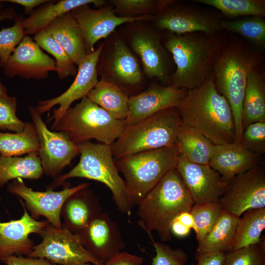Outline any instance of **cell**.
Listing matches in <instances>:
<instances>
[{
    "mask_svg": "<svg viewBox=\"0 0 265 265\" xmlns=\"http://www.w3.org/2000/svg\"><path fill=\"white\" fill-rule=\"evenodd\" d=\"M177 108L184 124L198 131L214 145L235 142L233 111L227 99L216 90L212 72L200 85L187 90Z\"/></svg>",
    "mask_w": 265,
    "mask_h": 265,
    "instance_id": "obj_1",
    "label": "cell"
},
{
    "mask_svg": "<svg viewBox=\"0 0 265 265\" xmlns=\"http://www.w3.org/2000/svg\"><path fill=\"white\" fill-rule=\"evenodd\" d=\"M194 203L176 167L167 172L137 204L138 224L152 242L157 232L162 242L172 238L170 226L181 213L190 212Z\"/></svg>",
    "mask_w": 265,
    "mask_h": 265,
    "instance_id": "obj_2",
    "label": "cell"
},
{
    "mask_svg": "<svg viewBox=\"0 0 265 265\" xmlns=\"http://www.w3.org/2000/svg\"><path fill=\"white\" fill-rule=\"evenodd\" d=\"M164 46L176 66L171 78V85L187 90L200 85L210 76L221 50L220 41L214 34L202 32L171 33Z\"/></svg>",
    "mask_w": 265,
    "mask_h": 265,
    "instance_id": "obj_3",
    "label": "cell"
},
{
    "mask_svg": "<svg viewBox=\"0 0 265 265\" xmlns=\"http://www.w3.org/2000/svg\"><path fill=\"white\" fill-rule=\"evenodd\" d=\"M260 61L259 54L251 48L236 43L221 49L213 65L215 86L232 108L235 123V142L238 143L240 142L243 132L241 110L247 77Z\"/></svg>",
    "mask_w": 265,
    "mask_h": 265,
    "instance_id": "obj_4",
    "label": "cell"
},
{
    "mask_svg": "<svg viewBox=\"0 0 265 265\" xmlns=\"http://www.w3.org/2000/svg\"><path fill=\"white\" fill-rule=\"evenodd\" d=\"M183 124L177 107L160 111L133 124L126 125L110 145L115 159L136 153L175 146Z\"/></svg>",
    "mask_w": 265,
    "mask_h": 265,
    "instance_id": "obj_5",
    "label": "cell"
},
{
    "mask_svg": "<svg viewBox=\"0 0 265 265\" xmlns=\"http://www.w3.org/2000/svg\"><path fill=\"white\" fill-rule=\"evenodd\" d=\"M80 158L78 164L69 172L57 176L47 187L53 190L71 178H83L99 182L110 190L119 211L131 214L124 180L120 176L114 160L110 145L88 141L79 145Z\"/></svg>",
    "mask_w": 265,
    "mask_h": 265,
    "instance_id": "obj_6",
    "label": "cell"
},
{
    "mask_svg": "<svg viewBox=\"0 0 265 265\" xmlns=\"http://www.w3.org/2000/svg\"><path fill=\"white\" fill-rule=\"evenodd\" d=\"M176 146L144 151L115 160L125 178L126 190L132 209L170 170L176 167Z\"/></svg>",
    "mask_w": 265,
    "mask_h": 265,
    "instance_id": "obj_7",
    "label": "cell"
},
{
    "mask_svg": "<svg viewBox=\"0 0 265 265\" xmlns=\"http://www.w3.org/2000/svg\"><path fill=\"white\" fill-rule=\"evenodd\" d=\"M125 126V120L115 118L86 96L70 108L52 130L65 132L77 145L95 139L111 145Z\"/></svg>",
    "mask_w": 265,
    "mask_h": 265,
    "instance_id": "obj_8",
    "label": "cell"
},
{
    "mask_svg": "<svg viewBox=\"0 0 265 265\" xmlns=\"http://www.w3.org/2000/svg\"><path fill=\"white\" fill-rule=\"evenodd\" d=\"M38 234L42 240L33 246L28 257L43 258L54 265L103 264L84 247L79 234L63 226L58 228L49 223Z\"/></svg>",
    "mask_w": 265,
    "mask_h": 265,
    "instance_id": "obj_9",
    "label": "cell"
},
{
    "mask_svg": "<svg viewBox=\"0 0 265 265\" xmlns=\"http://www.w3.org/2000/svg\"><path fill=\"white\" fill-rule=\"evenodd\" d=\"M222 211L240 217L246 211L265 208V171L255 166L234 177L218 201Z\"/></svg>",
    "mask_w": 265,
    "mask_h": 265,
    "instance_id": "obj_10",
    "label": "cell"
},
{
    "mask_svg": "<svg viewBox=\"0 0 265 265\" xmlns=\"http://www.w3.org/2000/svg\"><path fill=\"white\" fill-rule=\"evenodd\" d=\"M28 109L40 140L39 156L44 173L55 178L80 154V146L74 143L65 132L49 130L36 108L29 105Z\"/></svg>",
    "mask_w": 265,
    "mask_h": 265,
    "instance_id": "obj_11",
    "label": "cell"
},
{
    "mask_svg": "<svg viewBox=\"0 0 265 265\" xmlns=\"http://www.w3.org/2000/svg\"><path fill=\"white\" fill-rule=\"evenodd\" d=\"M89 186V183H82L73 187L68 186L58 191L52 189L38 191L27 186L21 179H17L7 185V190L24 200V205L33 218L37 220L43 216L53 226L60 228L62 227L61 212L65 201L74 193Z\"/></svg>",
    "mask_w": 265,
    "mask_h": 265,
    "instance_id": "obj_12",
    "label": "cell"
},
{
    "mask_svg": "<svg viewBox=\"0 0 265 265\" xmlns=\"http://www.w3.org/2000/svg\"><path fill=\"white\" fill-rule=\"evenodd\" d=\"M103 48L102 45L86 55L78 66L75 79L66 91L56 97L38 102L36 108L41 115L54 106L59 105L58 108L53 110V115L48 120L49 121L53 120L52 130L70 108L71 104L86 97L98 81L97 66Z\"/></svg>",
    "mask_w": 265,
    "mask_h": 265,
    "instance_id": "obj_13",
    "label": "cell"
},
{
    "mask_svg": "<svg viewBox=\"0 0 265 265\" xmlns=\"http://www.w3.org/2000/svg\"><path fill=\"white\" fill-rule=\"evenodd\" d=\"M194 204L218 203L228 183L208 164L191 162L178 155L176 166Z\"/></svg>",
    "mask_w": 265,
    "mask_h": 265,
    "instance_id": "obj_14",
    "label": "cell"
},
{
    "mask_svg": "<svg viewBox=\"0 0 265 265\" xmlns=\"http://www.w3.org/2000/svg\"><path fill=\"white\" fill-rule=\"evenodd\" d=\"M79 235L84 247L103 264L125 246L117 224L104 212L94 218Z\"/></svg>",
    "mask_w": 265,
    "mask_h": 265,
    "instance_id": "obj_15",
    "label": "cell"
},
{
    "mask_svg": "<svg viewBox=\"0 0 265 265\" xmlns=\"http://www.w3.org/2000/svg\"><path fill=\"white\" fill-rule=\"evenodd\" d=\"M69 13L81 29L87 54L94 52L95 44L99 40L106 38L119 25L150 18L146 15L134 17L119 16L111 9H92L89 5L80 6Z\"/></svg>",
    "mask_w": 265,
    "mask_h": 265,
    "instance_id": "obj_16",
    "label": "cell"
},
{
    "mask_svg": "<svg viewBox=\"0 0 265 265\" xmlns=\"http://www.w3.org/2000/svg\"><path fill=\"white\" fill-rule=\"evenodd\" d=\"M4 73L9 78L19 76L41 80L56 70L55 61L45 53L32 38L25 35L15 48L4 66Z\"/></svg>",
    "mask_w": 265,
    "mask_h": 265,
    "instance_id": "obj_17",
    "label": "cell"
},
{
    "mask_svg": "<svg viewBox=\"0 0 265 265\" xmlns=\"http://www.w3.org/2000/svg\"><path fill=\"white\" fill-rule=\"evenodd\" d=\"M20 201L24 209L21 217L8 222L0 221V260L13 255L27 256L34 246L29 235L39 234L49 223L47 220L38 221L33 218L23 201Z\"/></svg>",
    "mask_w": 265,
    "mask_h": 265,
    "instance_id": "obj_18",
    "label": "cell"
},
{
    "mask_svg": "<svg viewBox=\"0 0 265 265\" xmlns=\"http://www.w3.org/2000/svg\"><path fill=\"white\" fill-rule=\"evenodd\" d=\"M220 21L200 9L182 6L160 11L156 25L160 30H167L176 34L195 32L215 34L222 29Z\"/></svg>",
    "mask_w": 265,
    "mask_h": 265,
    "instance_id": "obj_19",
    "label": "cell"
},
{
    "mask_svg": "<svg viewBox=\"0 0 265 265\" xmlns=\"http://www.w3.org/2000/svg\"><path fill=\"white\" fill-rule=\"evenodd\" d=\"M187 90L171 85L153 86L145 91L130 97L125 125L137 123L160 111L177 107Z\"/></svg>",
    "mask_w": 265,
    "mask_h": 265,
    "instance_id": "obj_20",
    "label": "cell"
},
{
    "mask_svg": "<svg viewBox=\"0 0 265 265\" xmlns=\"http://www.w3.org/2000/svg\"><path fill=\"white\" fill-rule=\"evenodd\" d=\"M131 44L148 77L164 83L171 81L167 54L157 33L150 29L139 30L132 35Z\"/></svg>",
    "mask_w": 265,
    "mask_h": 265,
    "instance_id": "obj_21",
    "label": "cell"
},
{
    "mask_svg": "<svg viewBox=\"0 0 265 265\" xmlns=\"http://www.w3.org/2000/svg\"><path fill=\"white\" fill-rule=\"evenodd\" d=\"M102 212L99 198L86 187L71 195L64 202L61 212L62 226L79 235Z\"/></svg>",
    "mask_w": 265,
    "mask_h": 265,
    "instance_id": "obj_22",
    "label": "cell"
},
{
    "mask_svg": "<svg viewBox=\"0 0 265 265\" xmlns=\"http://www.w3.org/2000/svg\"><path fill=\"white\" fill-rule=\"evenodd\" d=\"M258 161V155L234 142L214 145L208 165L228 183L236 176L256 166Z\"/></svg>",
    "mask_w": 265,
    "mask_h": 265,
    "instance_id": "obj_23",
    "label": "cell"
},
{
    "mask_svg": "<svg viewBox=\"0 0 265 265\" xmlns=\"http://www.w3.org/2000/svg\"><path fill=\"white\" fill-rule=\"evenodd\" d=\"M78 66L87 54L83 35L76 19L69 12L51 22L45 29Z\"/></svg>",
    "mask_w": 265,
    "mask_h": 265,
    "instance_id": "obj_24",
    "label": "cell"
},
{
    "mask_svg": "<svg viewBox=\"0 0 265 265\" xmlns=\"http://www.w3.org/2000/svg\"><path fill=\"white\" fill-rule=\"evenodd\" d=\"M104 3L103 0H61L56 2H48L32 11L29 17L24 19L25 34H36L44 30L57 18L80 6L93 4L98 7Z\"/></svg>",
    "mask_w": 265,
    "mask_h": 265,
    "instance_id": "obj_25",
    "label": "cell"
},
{
    "mask_svg": "<svg viewBox=\"0 0 265 265\" xmlns=\"http://www.w3.org/2000/svg\"><path fill=\"white\" fill-rule=\"evenodd\" d=\"M256 69L247 77L241 110L242 130L249 124L265 122V83Z\"/></svg>",
    "mask_w": 265,
    "mask_h": 265,
    "instance_id": "obj_26",
    "label": "cell"
},
{
    "mask_svg": "<svg viewBox=\"0 0 265 265\" xmlns=\"http://www.w3.org/2000/svg\"><path fill=\"white\" fill-rule=\"evenodd\" d=\"M86 97L115 118L123 120L126 119L130 97L112 81L102 78Z\"/></svg>",
    "mask_w": 265,
    "mask_h": 265,
    "instance_id": "obj_27",
    "label": "cell"
},
{
    "mask_svg": "<svg viewBox=\"0 0 265 265\" xmlns=\"http://www.w3.org/2000/svg\"><path fill=\"white\" fill-rule=\"evenodd\" d=\"M239 217L222 211L217 222L203 239L199 242L195 255L223 252L232 250V241Z\"/></svg>",
    "mask_w": 265,
    "mask_h": 265,
    "instance_id": "obj_28",
    "label": "cell"
},
{
    "mask_svg": "<svg viewBox=\"0 0 265 265\" xmlns=\"http://www.w3.org/2000/svg\"><path fill=\"white\" fill-rule=\"evenodd\" d=\"M214 145L198 131L183 123L175 143L179 155L191 162L202 165L209 164Z\"/></svg>",
    "mask_w": 265,
    "mask_h": 265,
    "instance_id": "obj_29",
    "label": "cell"
},
{
    "mask_svg": "<svg viewBox=\"0 0 265 265\" xmlns=\"http://www.w3.org/2000/svg\"><path fill=\"white\" fill-rule=\"evenodd\" d=\"M39 152L24 157L0 156V187L17 179L38 180L44 173Z\"/></svg>",
    "mask_w": 265,
    "mask_h": 265,
    "instance_id": "obj_30",
    "label": "cell"
},
{
    "mask_svg": "<svg viewBox=\"0 0 265 265\" xmlns=\"http://www.w3.org/2000/svg\"><path fill=\"white\" fill-rule=\"evenodd\" d=\"M113 75L121 83L134 85L142 80L139 63L124 42L117 40L114 44L110 60Z\"/></svg>",
    "mask_w": 265,
    "mask_h": 265,
    "instance_id": "obj_31",
    "label": "cell"
},
{
    "mask_svg": "<svg viewBox=\"0 0 265 265\" xmlns=\"http://www.w3.org/2000/svg\"><path fill=\"white\" fill-rule=\"evenodd\" d=\"M265 228V208L246 211L238 220L232 251L259 243Z\"/></svg>",
    "mask_w": 265,
    "mask_h": 265,
    "instance_id": "obj_32",
    "label": "cell"
},
{
    "mask_svg": "<svg viewBox=\"0 0 265 265\" xmlns=\"http://www.w3.org/2000/svg\"><path fill=\"white\" fill-rule=\"evenodd\" d=\"M40 140L33 123L27 122L22 132L3 133L0 132V156L16 157L39 152Z\"/></svg>",
    "mask_w": 265,
    "mask_h": 265,
    "instance_id": "obj_33",
    "label": "cell"
},
{
    "mask_svg": "<svg viewBox=\"0 0 265 265\" xmlns=\"http://www.w3.org/2000/svg\"><path fill=\"white\" fill-rule=\"evenodd\" d=\"M211 6L224 15L231 17L257 16L264 18L265 1L263 0H195Z\"/></svg>",
    "mask_w": 265,
    "mask_h": 265,
    "instance_id": "obj_34",
    "label": "cell"
},
{
    "mask_svg": "<svg viewBox=\"0 0 265 265\" xmlns=\"http://www.w3.org/2000/svg\"><path fill=\"white\" fill-rule=\"evenodd\" d=\"M222 29L238 34L257 47L265 44V20L263 17L249 16L235 20H220Z\"/></svg>",
    "mask_w": 265,
    "mask_h": 265,
    "instance_id": "obj_35",
    "label": "cell"
},
{
    "mask_svg": "<svg viewBox=\"0 0 265 265\" xmlns=\"http://www.w3.org/2000/svg\"><path fill=\"white\" fill-rule=\"evenodd\" d=\"M33 39L40 48L54 57L55 71L60 80L77 75L75 64L63 48L45 29L36 33Z\"/></svg>",
    "mask_w": 265,
    "mask_h": 265,
    "instance_id": "obj_36",
    "label": "cell"
},
{
    "mask_svg": "<svg viewBox=\"0 0 265 265\" xmlns=\"http://www.w3.org/2000/svg\"><path fill=\"white\" fill-rule=\"evenodd\" d=\"M222 210L218 203L194 204L190 211L196 239L201 242L219 218Z\"/></svg>",
    "mask_w": 265,
    "mask_h": 265,
    "instance_id": "obj_37",
    "label": "cell"
},
{
    "mask_svg": "<svg viewBox=\"0 0 265 265\" xmlns=\"http://www.w3.org/2000/svg\"><path fill=\"white\" fill-rule=\"evenodd\" d=\"M23 15L15 19V24L8 28H2L0 30V66L3 67L19 45L25 34Z\"/></svg>",
    "mask_w": 265,
    "mask_h": 265,
    "instance_id": "obj_38",
    "label": "cell"
},
{
    "mask_svg": "<svg viewBox=\"0 0 265 265\" xmlns=\"http://www.w3.org/2000/svg\"><path fill=\"white\" fill-rule=\"evenodd\" d=\"M223 265H265L264 240L225 253Z\"/></svg>",
    "mask_w": 265,
    "mask_h": 265,
    "instance_id": "obj_39",
    "label": "cell"
},
{
    "mask_svg": "<svg viewBox=\"0 0 265 265\" xmlns=\"http://www.w3.org/2000/svg\"><path fill=\"white\" fill-rule=\"evenodd\" d=\"M17 101L15 97L0 96V130L22 132L26 123L16 115Z\"/></svg>",
    "mask_w": 265,
    "mask_h": 265,
    "instance_id": "obj_40",
    "label": "cell"
},
{
    "mask_svg": "<svg viewBox=\"0 0 265 265\" xmlns=\"http://www.w3.org/2000/svg\"><path fill=\"white\" fill-rule=\"evenodd\" d=\"M115 13L119 16L134 17L159 10L158 1L152 0H113Z\"/></svg>",
    "mask_w": 265,
    "mask_h": 265,
    "instance_id": "obj_41",
    "label": "cell"
},
{
    "mask_svg": "<svg viewBox=\"0 0 265 265\" xmlns=\"http://www.w3.org/2000/svg\"><path fill=\"white\" fill-rule=\"evenodd\" d=\"M240 144L258 155L265 152V122L251 123L243 131Z\"/></svg>",
    "mask_w": 265,
    "mask_h": 265,
    "instance_id": "obj_42",
    "label": "cell"
},
{
    "mask_svg": "<svg viewBox=\"0 0 265 265\" xmlns=\"http://www.w3.org/2000/svg\"><path fill=\"white\" fill-rule=\"evenodd\" d=\"M156 255L152 258V265H185L187 254L182 249H173L160 242L153 241Z\"/></svg>",
    "mask_w": 265,
    "mask_h": 265,
    "instance_id": "obj_43",
    "label": "cell"
},
{
    "mask_svg": "<svg viewBox=\"0 0 265 265\" xmlns=\"http://www.w3.org/2000/svg\"><path fill=\"white\" fill-rule=\"evenodd\" d=\"M5 265H55L43 258L13 255L0 260Z\"/></svg>",
    "mask_w": 265,
    "mask_h": 265,
    "instance_id": "obj_44",
    "label": "cell"
},
{
    "mask_svg": "<svg viewBox=\"0 0 265 265\" xmlns=\"http://www.w3.org/2000/svg\"><path fill=\"white\" fill-rule=\"evenodd\" d=\"M144 258L141 256L130 254L126 251H120L109 261L105 265H141Z\"/></svg>",
    "mask_w": 265,
    "mask_h": 265,
    "instance_id": "obj_45",
    "label": "cell"
},
{
    "mask_svg": "<svg viewBox=\"0 0 265 265\" xmlns=\"http://www.w3.org/2000/svg\"><path fill=\"white\" fill-rule=\"evenodd\" d=\"M225 256V253L220 252L195 255L197 263L191 265H223Z\"/></svg>",
    "mask_w": 265,
    "mask_h": 265,
    "instance_id": "obj_46",
    "label": "cell"
},
{
    "mask_svg": "<svg viewBox=\"0 0 265 265\" xmlns=\"http://www.w3.org/2000/svg\"><path fill=\"white\" fill-rule=\"evenodd\" d=\"M2 1L22 5L24 7L25 12L28 15L31 14L34 7L49 1L46 0H6Z\"/></svg>",
    "mask_w": 265,
    "mask_h": 265,
    "instance_id": "obj_47",
    "label": "cell"
},
{
    "mask_svg": "<svg viewBox=\"0 0 265 265\" xmlns=\"http://www.w3.org/2000/svg\"><path fill=\"white\" fill-rule=\"evenodd\" d=\"M190 230L191 229L176 219L173 221L170 226L171 234L178 237H185L187 236Z\"/></svg>",
    "mask_w": 265,
    "mask_h": 265,
    "instance_id": "obj_48",
    "label": "cell"
},
{
    "mask_svg": "<svg viewBox=\"0 0 265 265\" xmlns=\"http://www.w3.org/2000/svg\"><path fill=\"white\" fill-rule=\"evenodd\" d=\"M174 219L178 220L190 229H193L194 220L190 212H183L179 214Z\"/></svg>",
    "mask_w": 265,
    "mask_h": 265,
    "instance_id": "obj_49",
    "label": "cell"
},
{
    "mask_svg": "<svg viewBox=\"0 0 265 265\" xmlns=\"http://www.w3.org/2000/svg\"><path fill=\"white\" fill-rule=\"evenodd\" d=\"M15 15V13L13 8H9L5 9L0 13V21L13 18Z\"/></svg>",
    "mask_w": 265,
    "mask_h": 265,
    "instance_id": "obj_50",
    "label": "cell"
},
{
    "mask_svg": "<svg viewBox=\"0 0 265 265\" xmlns=\"http://www.w3.org/2000/svg\"><path fill=\"white\" fill-rule=\"evenodd\" d=\"M7 89L3 85L0 80V96L7 95Z\"/></svg>",
    "mask_w": 265,
    "mask_h": 265,
    "instance_id": "obj_51",
    "label": "cell"
},
{
    "mask_svg": "<svg viewBox=\"0 0 265 265\" xmlns=\"http://www.w3.org/2000/svg\"><path fill=\"white\" fill-rule=\"evenodd\" d=\"M81 265H94V264H91V263H85V264H82ZM105 265V264H101V265Z\"/></svg>",
    "mask_w": 265,
    "mask_h": 265,
    "instance_id": "obj_52",
    "label": "cell"
}]
</instances>
